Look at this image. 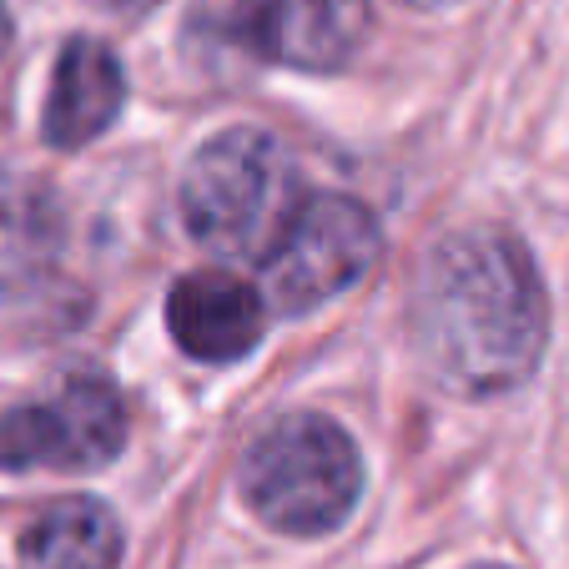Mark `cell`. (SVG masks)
<instances>
[{"label": "cell", "mask_w": 569, "mask_h": 569, "mask_svg": "<svg viewBox=\"0 0 569 569\" xmlns=\"http://www.w3.org/2000/svg\"><path fill=\"white\" fill-rule=\"evenodd\" d=\"M383 248L373 212L353 197H308L262 258V298L278 312H308L368 278Z\"/></svg>", "instance_id": "4"}, {"label": "cell", "mask_w": 569, "mask_h": 569, "mask_svg": "<svg viewBox=\"0 0 569 569\" xmlns=\"http://www.w3.org/2000/svg\"><path fill=\"white\" fill-rule=\"evenodd\" d=\"M308 202L288 147L262 127H232L192 157L182 177V222L222 258H268L292 212Z\"/></svg>", "instance_id": "2"}, {"label": "cell", "mask_w": 569, "mask_h": 569, "mask_svg": "<svg viewBox=\"0 0 569 569\" xmlns=\"http://www.w3.org/2000/svg\"><path fill=\"white\" fill-rule=\"evenodd\" d=\"M111 11H147V6H157V0H107Z\"/></svg>", "instance_id": "11"}, {"label": "cell", "mask_w": 569, "mask_h": 569, "mask_svg": "<svg viewBox=\"0 0 569 569\" xmlns=\"http://www.w3.org/2000/svg\"><path fill=\"white\" fill-rule=\"evenodd\" d=\"M121 101H127V76H121V61L111 56V46L76 36V41L61 46L51 71V97H46L41 111L46 141L61 151L87 147L117 121Z\"/></svg>", "instance_id": "8"}, {"label": "cell", "mask_w": 569, "mask_h": 569, "mask_svg": "<svg viewBox=\"0 0 569 569\" xmlns=\"http://www.w3.org/2000/svg\"><path fill=\"white\" fill-rule=\"evenodd\" d=\"M127 443V409L107 378H66L41 403H16L0 413V469H101Z\"/></svg>", "instance_id": "5"}, {"label": "cell", "mask_w": 569, "mask_h": 569, "mask_svg": "<svg viewBox=\"0 0 569 569\" xmlns=\"http://www.w3.org/2000/svg\"><path fill=\"white\" fill-rule=\"evenodd\" d=\"M232 26L272 66L338 71L368 36V0H232Z\"/></svg>", "instance_id": "6"}, {"label": "cell", "mask_w": 569, "mask_h": 569, "mask_svg": "<svg viewBox=\"0 0 569 569\" xmlns=\"http://www.w3.org/2000/svg\"><path fill=\"white\" fill-rule=\"evenodd\" d=\"M413 6H449V0H413Z\"/></svg>", "instance_id": "13"}, {"label": "cell", "mask_w": 569, "mask_h": 569, "mask_svg": "<svg viewBox=\"0 0 569 569\" xmlns=\"http://www.w3.org/2000/svg\"><path fill=\"white\" fill-rule=\"evenodd\" d=\"M121 525L97 499H61L21 535V569H117Z\"/></svg>", "instance_id": "10"}, {"label": "cell", "mask_w": 569, "mask_h": 569, "mask_svg": "<svg viewBox=\"0 0 569 569\" xmlns=\"http://www.w3.org/2000/svg\"><path fill=\"white\" fill-rule=\"evenodd\" d=\"M66 248L61 197L31 172L0 167V298L31 292L51 278Z\"/></svg>", "instance_id": "9"}, {"label": "cell", "mask_w": 569, "mask_h": 569, "mask_svg": "<svg viewBox=\"0 0 569 569\" xmlns=\"http://www.w3.org/2000/svg\"><path fill=\"white\" fill-rule=\"evenodd\" d=\"M6 46H11V11L0 6V56H6Z\"/></svg>", "instance_id": "12"}, {"label": "cell", "mask_w": 569, "mask_h": 569, "mask_svg": "<svg viewBox=\"0 0 569 569\" xmlns=\"http://www.w3.org/2000/svg\"><path fill=\"white\" fill-rule=\"evenodd\" d=\"M413 343L459 393H499L529 378L549 338L539 268L509 232L473 227L443 237L413 288Z\"/></svg>", "instance_id": "1"}, {"label": "cell", "mask_w": 569, "mask_h": 569, "mask_svg": "<svg viewBox=\"0 0 569 569\" xmlns=\"http://www.w3.org/2000/svg\"><path fill=\"white\" fill-rule=\"evenodd\" d=\"M483 569H499V565H483Z\"/></svg>", "instance_id": "14"}, {"label": "cell", "mask_w": 569, "mask_h": 569, "mask_svg": "<svg viewBox=\"0 0 569 569\" xmlns=\"http://www.w3.org/2000/svg\"><path fill=\"white\" fill-rule=\"evenodd\" d=\"M363 463L333 419L292 413L272 423L242 459V499L282 535H328L358 505Z\"/></svg>", "instance_id": "3"}, {"label": "cell", "mask_w": 569, "mask_h": 569, "mask_svg": "<svg viewBox=\"0 0 569 569\" xmlns=\"http://www.w3.org/2000/svg\"><path fill=\"white\" fill-rule=\"evenodd\" d=\"M268 322V298L232 272H187L167 298V328L197 363L248 358Z\"/></svg>", "instance_id": "7"}]
</instances>
